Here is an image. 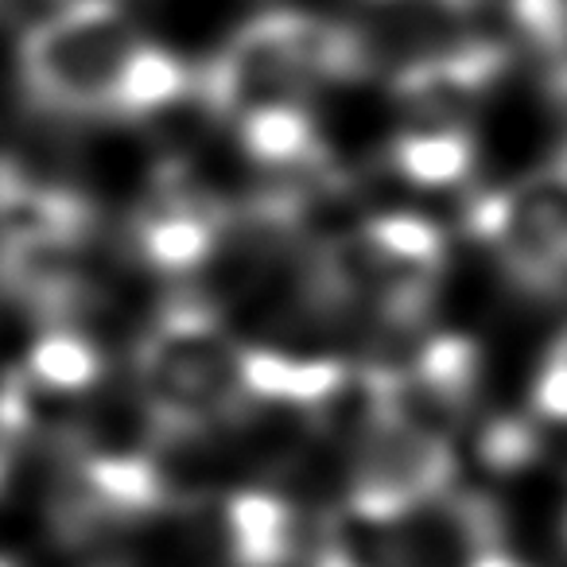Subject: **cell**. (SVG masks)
Wrapping results in <instances>:
<instances>
[{"instance_id":"3","label":"cell","mask_w":567,"mask_h":567,"mask_svg":"<svg viewBox=\"0 0 567 567\" xmlns=\"http://www.w3.org/2000/svg\"><path fill=\"white\" fill-rule=\"evenodd\" d=\"M458 482H463V463L455 443L385 416L354 451L350 502L385 517H404Z\"/></svg>"},{"instance_id":"7","label":"cell","mask_w":567,"mask_h":567,"mask_svg":"<svg viewBox=\"0 0 567 567\" xmlns=\"http://www.w3.org/2000/svg\"><path fill=\"white\" fill-rule=\"evenodd\" d=\"M0 567H12V564H9V559H0Z\"/></svg>"},{"instance_id":"6","label":"cell","mask_w":567,"mask_h":567,"mask_svg":"<svg viewBox=\"0 0 567 567\" xmlns=\"http://www.w3.org/2000/svg\"><path fill=\"white\" fill-rule=\"evenodd\" d=\"M474 567H525V564H520V559H513V556H505L502 548H489Z\"/></svg>"},{"instance_id":"4","label":"cell","mask_w":567,"mask_h":567,"mask_svg":"<svg viewBox=\"0 0 567 567\" xmlns=\"http://www.w3.org/2000/svg\"><path fill=\"white\" fill-rule=\"evenodd\" d=\"M24 378L32 385L48 389L55 396H71V401H86L105 378V358L94 339H86L74 327H48L40 339L32 342L24 358Z\"/></svg>"},{"instance_id":"8","label":"cell","mask_w":567,"mask_h":567,"mask_svg":"<svg viewBox=\"0 0 567 567\" xmlns=\"http://www.w3.org/2000/svg\"><path fill=\"white\" fill-rule=\"evenodd\" d=\"M373 4H381V0H373Z\"/></svg>"},{"instance_id":"2","label":"cell","mask_w":567,"mask_h":567,"mask_svg":"<svg viewBox=\"0 0 567 567\" xmlns=\"http://www.w3.org/2000/svg\"><path fill=\"white\" fill-rule=\"evenodd\" d=\"M148 43L121 0H63L20 43V82L55 117H117L136 51Z\"/></svg>"},{"instance_id":"1","label":"cell","mask_w":567,"mask_h":567,"mask_svg":"<svg viewBox=\"0 0 567 567\" xmlns=\"http://www.w3.org/2000/svg\"><path fill=\"white\" fill-rule=\"evenodd\" d=\"M133 389L164 440L210 432L249 404L245 347L183 284L136 334Z\"/></svg>"},{"instance_id":"5","label":"cell","mask_w":567,"mask_h":567,"mask_svg":"<svg viewBox=\"0 0 567 567\" xmlns=\"http://www.w3.org/2000/svg\"><path fill=\"white\" fill-rule=\"evenodd\" d=\"M17 435L4 427V420H0V486H4V478H9V471H12V455H17Z\"/></svg>"}]
</instances>
